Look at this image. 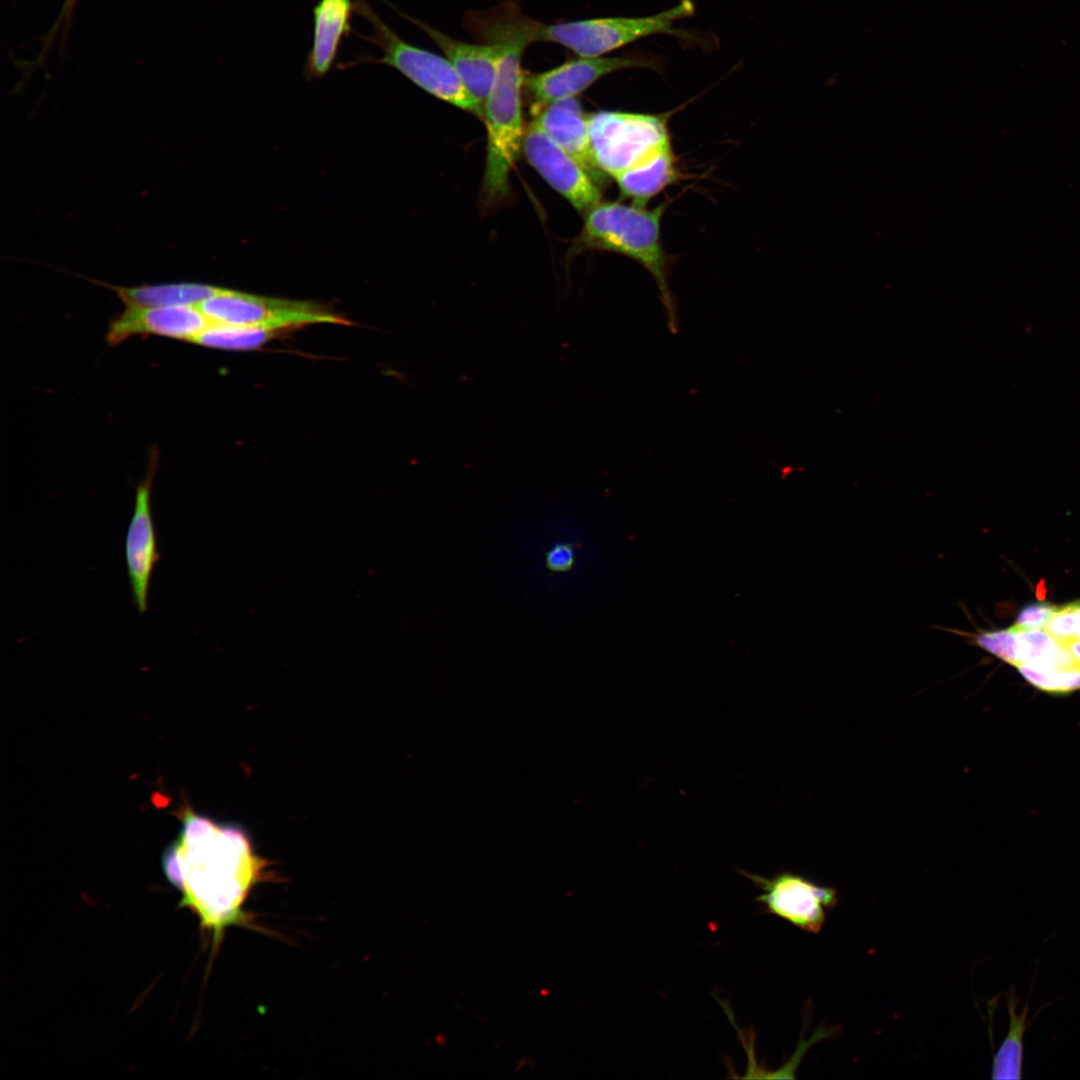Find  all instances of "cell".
I'll return each instance as SVG.
<instances>
[{"mask_svg": "<svg viewBox=\"0 0 1080 1080\" xmlns=\"http://www.w3.org/2000/svg\"><path fill=\"white\" fill-rule=\"evenodd\" d=\"M181 816L182 829L162 855L163 872L181 894L179 907L197 916L215 949L228 928L250 925L244 904L256 885L273 879L271 863L239 825L191 809Z\"/></svg>", "mask_w": 1080, "mask_h": 1080, "instance_id": "obj_1", "label": "cell"}, {"mask_svg": "<svg viewBox=\"0 0 1080 1080\" xmlns=\"http://www.w3.org/2000/svg\"><path fill=\"white\" fill-rule=\"evenodd\" d=\"M667 205V201L653 208L601 202L585 214L580 244L583 248L624 255L642 265L657 284L668 328L675 333L679 318L668 284L671 257L661 238V221Z\"/></svg>", "mask_w": 1080, "mask_h": 1080, "instance_id": "obj_2", "label": "cell"}, {"mask_svg": "<svg viewBox=\"0 0 1080 1080\" xmlns=\"http://www.w3.org/2000/svg\"><path fill=\"white\" fill-rule=\"evenodd\" d=\"M491 44L498 48L499 61L483 114L487 129L484 192L489 200H495L506 194L510 170L523 145L526 129L521 91L526 73L521 64L531 43L520 34L506 32L494 37Z\"/></svg>", "mask_w": 1080, "mask_h": 1080, "instance_id": "obj_3", "label": "cell"}, {"mask_svg": "<svg viewBox=\"0 0 1080 1080\" xmlns=\"http://www.w3.org/2000/svg\"><path fill=\"white\" fill-rule=\"evenodd\" d=\"M355 12L372 26L371 35L359 34V37L377 46L382 55L379 58L358 57L348 66L360 63L390 66L432 96L483 119V110L467 92L446 57L403 40L363 0L355 1Z\"/></svg>", "mask_w": 1080, "mask_h": 1080, "instance_id": "obj_4", "label": "cell"}, {"mask_svg": "<svg viewBox=\"0 0 1080 1080\" xmlns=\"http://www.w3.org/2000/svg\"><path fill=\"white\" fill-rule=\"evenodd\" d=\"M695 12L691 0H681L675 6L644 17H602L557 24H543L539 41L559 44L581 57L604 56L642 38L668 34L688 39V34L674 27L675 23Z\"/></svg>", "mask_w": 1080, "mask_h": 1080, "instance_id": "obj_5", "label": "cell"}, {"mask_svg": "<svg viewBox=\"0 0 1080 1080\" xmlns=\"http://www.w3.org/2000/svg\"><path fill=\"white\" fill-rule=\"evenodd\" d=\"M669 116L612 110L589 114L591 149L601 172L614 179L672 145Z\"/></svg>", "mask_w": 1080, "mask_h": 1080, "instance_id": "obj_6", "label": "cell"}, {"mask_svg": "<svg viewBox=\"0 0 1080 1080\" xmlns=\"http://www.w3.org/2000/svg\"><path fill=\"white\" fill-rule=\"evenodd\" d=\"M196 306L211 323L257 326L271 331L317 323L350 324L311 303L254 296L229 289H223Z\"/></svg>", "mask_w": 1080, "mask_h": 1080, "instance_id": "obj_7", "label": "cell"}, {"mask_svg": "<svg viewBox=\"0 0 1080 1080\" xmlns=\"http://www.w3.org/2000/svg\"><path fill=\"white\" fill-rule=\"evenodd\" d=\"M663 57L647 51L621 56L581 57L567 60L550 70L525 74L524 88L534 99V108L571 98L587 90L604 76L625 69L664 70Z\"/></svg>", "mask_w": 1080, "mask_h": 1080, "instance_id": "obj_8", "label": "cell"}, {"mask_svg": "<svg viewBox=\"0 0 1080 1080\" xmlns=\"http://www.w3.org/2000/svg\"><path fill=\"white\" fill-rule=\"evenodd\" d=\"M741 873L761 890L755 901L767 913L805 932H820L827 911L838 902L834 888L817 885L791 872H781L768 878L744 871Z\"/></svg>", "mask_w": 1080, "mask_h": 1080, "instance_id": "obj_9", "label": "cell"}, {"mask_svg": "<svg viewBox=\"0 0 1080 1080\" xmlns=\"http://www.w3.org/2000/svg\"><path fill=\"white\" fill-rule=\"evenodd\" d=\"M523 152L542 178L580 213L601 203V191L590 175L532 121L525 130Z\"/></svg>", "mask_w": 1080, "mask_h": 1080, "instance_id": "obj_10", "label": "cell"}, {"mask_svg": "<svg viewBox=\"0 0 1080 1080\" xmlns=\"http://www.w3.org/2000/svg\"><path fill=\"white\" fill-rule=\"evenodd\" d=\"M158 454L150 456L147 473L138 484L134 508L125 539V560L134 604L139 614L148 606V593L154 566L159 559L151 509V492Z\"/></svg>", "mask_w": 1080, "mask_h": 1080, "instance_id": "obj_11", "label": "cell"}, {"mask_svg": "<svg viewBox=\"0 0 1080 1080\" xmlns=\"http://www.w3.org/2000/svg\"><path fill=\"white\" fill-rule=\"evenodd\" d=\"M210 323L197 306L127 307L110 322L106 340L115 346L135 335H157L194 342Z\"/></svg>", "mask_w": 1080, "mask_h": 1080, "instance_id": "obj_12", "label": "cell"}, {"mask_svg": "<svg viewBox=\"0 0 1080 1080\" xmlns=\"http://www.w3.org/2000/svg\"><path fill=\"white\" fill-rule=\"evenodd\" d=\"M403 16L422 29L441 49L484 114V106L498 70V48L492 44L468 43L454 39L417 19Z\"/></svg>", "mask_w": 1080, "mask_h": 1080, "instance_id": "obj_13", "label": "cell"}, {"mask_svg": "<svg viewBox=\"0 0 1080 1080\" xmlns=\"http://www.w3.org/2000/svg\"><path fill=\"white\" fill-rule=\"evenodd\" d=\"M534 122L566 154L574 159L599 185L604 174L591 149L588 119L575 97L535 107Z\"/></svg>", "mask_w": 1080, "mask_h": 1080, "instance_id": "obj_14", "label": "cell"}, {"mask_svg": "<svg viewBox=\"0 0 1080 1080\" xmlns=\"http://www.w3.org/2000/svg\"><path fill=\"white\" fill-rule=\"evenodd\" d=\"M352 0H320L313 8V38L305 65L310 78L323 77L335 63L343 37L351 31Z\"/></svg>", "mask_w": 1080, "mask_h": 1080, "instance_id": "obj_15", "label": "cell"}, {"mask_svg": "<svg viewBox=\"0 0 1080 1080\" xmlns=\"http://www.w3.org/2000/svg\"><path fill=\"white\" fill-rule=\"evenodd\" d=\"M682 178L672 145L662 149L644 162L614 178L620 193L632 203L647 206L648 202Z\"/></svg>", "mask_w": 1080, "mask_h": 1080, "instance_id": "obj_16", "label": "cell"}, {"mask_svg": "<svg viewBox=\"0 0 1080 1080\" xmlns=\"http://www.w3.org/2000/svg\"><path fill=\"white\" fill-rule=\"evenodd\" d=\"M115 294L127 307L196 306L224 288L199 283H168L124 287L94 281Z\"/></svg>", "mask_w": 1080, "mask_h": 1080, "instance_id": "obj_17", "label": "cell"}, {"mask_svg": "<svg viewBox=\"0 0 1080 1080\" xmlns=\"http://www.w3.org/2000/svg\"><path fill=\"white\" fill-rule=\"evenodd\" d=\"M1031 994V993H1030ZM1029 994V997H1030ZM1029 997L1020 1014L1017 1013L1019 998L1014 986L1007 994V1010L1009 1014L1008 1033L993 1058V1079H1021L1023 1065V1039L1025 1031L1029 1027L1027 1022L1029 1011Z\"/></svg>", "mask_w": 1080, "mask_h": 1080, "instance_id": "obj_18", "label": "cell"}, {"mask_svg": "<svg viewBox=\"0 0 1080 1080\" xmlns=\"http://www.w3.org/2000/svg\"><path fill=\"white\" fill-rule=\"evenodd\" d=\"M274 331L257 326L210 323L193 343L225 350H251L273 337Z\"/></svg>", "mask_w": 1080, "mask_h": 1080, "instance_id": "obj_19", "label": "cell"}, {"mask_svg": "<svg viewBox=\"0 0 1080 1080\" xmlns=\"http://www.w3.org/2000/svg\"><path fill=\"white\" fill-rule=\"evenodd\" d=\"M1080 599L1057 605L1044 630L1057 642L1069 646L1078 640Z\"/></svg>", "mask_w": 1080, "mask_h": 1080, "instance_id": "obj_20", "label": "cell"}, {"mask_svg": "<svg viewBox=\"0 0 1080 1080\" xmlns=\"http://www.w3.org/2000/svg\"><path fill=\"white\" fill-rule=\"evenodd\" d=\"M973 642L983 650L1013 665L1016 651V629L1011 625L999 630H985L970 635Z\"/></svg>", "mask_w": 1080, "mask_h": 1080, "instance_id": "obj_21", "label": "cell"}, {"mask_svg": "<svg viewBox=\"0 0 1080 1080\" xmlns=\"http://www.w3.org/2000/svg\"><path fill=\"white\" fill-rule=\"evenodd\" d=\"M1056 607L1047 601L1030 602L1020 609L1012 626L1018 630L1044 629Z\"/></svg>", "mask_w": 1080, "mask_h": 1080, "instance_id": "obj_22", "label": "cell"}, {"mask_svg": "<svg viewBox=\"0 0 1080 1080\" xmlns=\"http://www.w3.org/2000/svg\"><path fill=\"white\" fill-rule=\"evenodd\" d=\"M547 566L553 571H566L574 563V551L568 544H557L547 554Z\"/></svg>", "mask_w": 1080, "mask_h": 1080, "instance_id": "obj_23", "label": "cell"}, {"mask_svg": "<svg viewBox=\"0 0 1080 1080\" xmlns=\"http://www.w3.org/2000/svg\"><path fill=\"white\" fill-rule=\"evenodd\" d=\"M76 1L77 0H65L62 11L57 20V24H55V28L59 26L61 21H64L70 17Z\"/></svg>", "mask_w": 1080, "mask_h": 1080, "instance_id": "obj_24", "label": "cell"}, {"mask_svg": "<svg viewBox=\"0 0 1080 1080\" xmlns=\"http://www.w3.org/2000/svg\"><path fill=\"white\" fill-rule=\"evenodd\" d=\"M1068 647L1071 650V652L1073 653V655L1080 662V641H1075V642L1071 643Z\"/></svg>", "mask_w": 1080, "mask_h": 1080, "instance_id": "obj_25", "label": "cell"}, {"mask_svg": "<svg viewBox=\"0 0 1080 1080\" xmlns=\"http://www.w3.org/2000/svg\"><path fill=\"white\" fill-rule=\"evenodd\" d=\"M1078 618H1079V633H1078V640L1080 641V605H1079V608H1078Z\"/></svg>", "mask_w": 1080, "mask_h": 1080, "instance_id": "obj_26", "label": "cell"}]
</instances>
